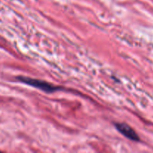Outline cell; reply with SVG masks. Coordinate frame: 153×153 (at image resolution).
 <instances>
[{"label": "cell", "instance_id": "obj_1", "mask_svg": "<svg viewBox=\"0 0 153 153\" xmlns=\"http://www.w3.org/2000/svg\"><path fill=\"white\" fill-rule=\"evenodd\" d=\"M16 80H18L21 83L29 85V86L37 88V89L40 90L42 91H44L48 94H51V93H54L55 91L61 90V87L55 86V85H52L49 82L40 80V79H33V78L26 77V76H18V77H16Z\"/></svg>", "mask_w": 153, "mask_h": 153}, {"label": "cell", "instance_id": "obj_2", "mask_svg": "<svg viewBox=\"0 0 153 153\" xmlns=\"http://www.w3.org/2000/svg\"><path fill=\"white\" fill-rule=\"evenodd\" d=\"M114 126L116 127V128L120 133H121L123 135L125 136L126 137H127L129 140L136 142L140 140V137H139L138 134L128 124L123 123H116L114 124Z\"/></svg>", "mask_w": 153, "mask_h": 153}]
</instances>
